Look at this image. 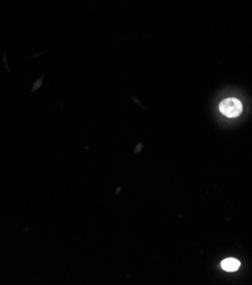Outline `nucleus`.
<instances>
[{
	"instance_id": "f03ea898",
	"label": "nucleus",
	"mask_w": 252,
	"mask_h": 285,
	"mask_svg": "<svg viewBox=\"0 0 252 285\" xmlns=\"http://www.w3.org/2000/svg\"><path fill=\"white\" fill-rule=\"evenodd\" d=\"M240 265L241 263L237 259L227 258L225 260H223L222 267L224 270H226V272H235V270L240 268Z\"/></svg>"
},
{
	"instance_id": "f257e3e1",
	"label": "nucleus",
	"mask_w": 252,
	"mask_h": 285,
	"mask_svg": "<svg viewBox=\"0 0 252 285\" xmlns=\"http://www.w3.org/2000/svg\"><path fill=\"white\" fill-rule=\"evenodd\" d=\"M219 110L223 115H225L226 117L235 118L239 117L243 112V106L242 103L236 98H227L224 99L221 104H219Z\"/></svg>"
}]
</instances>
